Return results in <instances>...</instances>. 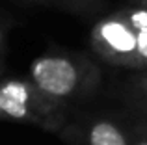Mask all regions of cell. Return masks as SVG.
<instances>
[{
    "mask_svg": "<svg viewBox=\"0 0 147 145\" xmlns=\"http://www.w3.org/2000/svg\"><path fill=\"white\" fill-rule=\"evenodd\" d=\"M30 72L36 87L49 97H65L78 84V67L63 56L37 58Z\"/></svg>",
    "mask_w": 147,
    "mask_h": 145,
    "instance_id": "cell-2",
    "label": "cell"
},
{
    "mask_svg": "<svg viewBox=\"0 0 147 145\" xmlns=\"http://www.w3.org/2000/svg\"><path fill=\"white\" fill-rule=\"evenodd\" d=\"M121 13L136 30H144V32H147V6L132 7V9L121 11Z\"/></svg>",
    "mask_w": 147,
    "mask_h": 145,
    "instance_id": "cell-5",
    "label": "cell"
},
{
    "mask_svg": "<svg viewBox=\"0 0 147 145\" xmlns=\"http://www.w3.org/2000/svg\"><path fill=\"white\" fill-rule=\"evenodd\" d=\"M138 145H147V142H142V143H138Z\"/></svg>",
    "mask_w": 147,
    "mask_h": 145,
    "instance_id": "cell-8",
    "label": "cell"
},
{
    "mask_svg": "<svg viewBox=\"0 0 147 145\" xmlns=\"http://www.w3.org/2000/svg\"><path fill=\"white\" fill-rule=\"evenodd\" d=\"M90 145H127V142L112 123L100 121L90 132Z\"/></svg>",
    "mask_w": 147,
    "mask_h": 145,
    "instance_id": "cell-4",
    "label": "cell"
},
{
    "mask_svg": "<svg viewBox=\"0 0 147 145\" xmlns=\"http://www.w3.org/2000/svg\"><path fill=\"white\" fill-rule=\"evenodd\" d=\"M95 48L108 60L117 63L138 62V30L123 17L115 13L106 17L93 30Z\"/></svg>",
    "mask_w": 147,
    "mask_h": 145,
    "instance_id": "cell-1",
    "label": "cell"
},
{
    "mask_svg": "<svg viewBox=\"0 0 147 145\" xmlns=\"http://www.w3.org/2000/svg\"><path fill=\"white\" fill-rule=\"evenodd\" d=\"M138 62L147 63V32L138 30Z\"/></svg>",
    "mask_w": 147,
    "mask_h": 145,
    "instance_id": "cell-6",
    "label": "cell"
},
{
    "mask_svg": "<svg viewBox=\"0 0 147 145\" xmlns=\"http://www.w3.org/2000/svg\"><path fill=\"white\" fill-rule=\"evenodd\" d=\"M142 2V6H147V0H140Z\"/></svg>",
    "mask_w": 147,
    "mask_h": 145,
    "instance_id": "cell-7",
    "label": "cell"
},
{
    "mask_svg": "<svg viewBox=\"0 0 147 145\" xmlns=\"http://www.w3.org/2000/svg\"><path fill=\"white\" fill-rule=\"evenodd\" d=\"M0 110H2V108H0Z\"/></svg>",
    "mask_w": 147,
    "mask_h": 145,
    "instance_id": "cell-9",
    "label": "cell"
},
{
    "mask_svg": "<svg viewBox=\"0 0 147 145\" xmlns=\"http://www.w3.org/2000/svg\"><path fill=\"white\" fill-rule=\"evenodd\" d=\"M26 102H28V87L22 82L11 80L0 87V108L9 117L22 119L28 115Z\"/></svg>",
    "mask_w": 147,
    "mask_h": 145,
    "instance_id": "cell-3",
    "label": "cell"
},
{
    "mask_svg": "<svg viewBox=\"0 0 147 145\" xmlns=\"http://www.w3.org/2000/svg\"><path fill=\"white\" fill-rule=\"evenodd\" d=\"M145 87H147V86H145Z\"/></svg>",
    "mask_w": 147,
    "mask_h": 145,
    "instance_id": "cell-10",
    "label": "cell"
}]
</instances>
